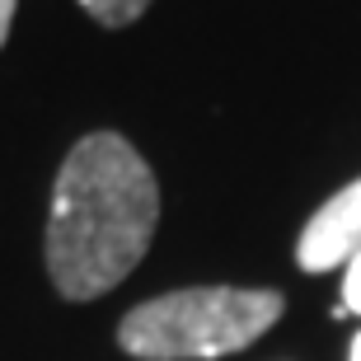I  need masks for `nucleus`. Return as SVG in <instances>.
I'll return each mask as SVG.
<instances>
[{
  "instance_id": "6",
  "label": "nucleus",
  "mask_w": 361,
  "mask_h": 361,
  "mask_svg": "<svg viewBox=\"0 0 361 361\" xmlns=\"http://www.w3.org/2000/svg\"><path fill=\"white\" fill-rule=\"evenodd\" d=\"M14 5H19V0H0V47H5V38H10V24H14Z\"/></svg>"
},
{
  "instance_id": "7",
  "label": "nucleus",
  "mask_w": 361,
  "mask_h": 361,
  "mask_svg": "<svg viewBox=\"0 0 361 361\" xmlns=\"http://www.w3.org/2000/svg\"><path fill=\"white\" fill-rule=\"evenodd\" d=\"M352 361H361V334L352 338Z\"/></svg>"
},
{
  "instance_id": "3",
  "label": "nucleus",
  "mask_w": 361,
  "mask_h": 361,
  "mask_svg": "<svg viewBox=\"0 0 361 361\" xmlns=\"http://www.w3.org/2000/svg\"><path fill=\"white\" fill-rule=\"evenodd\" d=\"M357 249H361V178L310 216V226L300 230V244H295V258L305 272H329L348 268V258Z\"/></svg>"
},
{
  "instance_id": "5",
  "label": "nucleus",
  "mask_w": 361,
  "mask_h": 361,
  "mask_svg": "<svg viewBox=\"0 0 361 361\" xmlns=\"http://www.w3.org/2000/svg\"><path fill=\"white\" fill-rule=\"evenodd\" d=\"M338 314H361V249L348 258V272H343V310Z\"/></svg>"
},
{
  "instance_id": "4",
  "label": "nucleus",
  "mask_w": 361,
  "mask_h": 361,
  "mask_svg": "<svg viewBox=\"0 0 361 361\" xmlns=\"http://www.w3.org/2000/svg\"><path fill=\"white\" fill-rule=\"evenodd\" d=\"M80 5H85V14L99 19V24L122 28V24H132V19H141L150 0H80Z\"/></svg>"
},
{
  "instance_id": "2",
  "label": "nucleus",
  "mask_w": 361,
  "mask_h": 361,
  "mask_svg": "<svg viewBox=\"0 0 361 361\" xmlns=\"http://www.w3.org/2000/svg\"><path fill=\"white\" fill-rule=\"evenodd\" d=\"M277 291H249V286H192L169 291L136 305L118 329L122 352L141 361H207L249 348L281 319Z\"/></svg>"
},
{
  "instance_id": "1",
  "label": "nucleus",
  "mask_w": 361,
  "mask_h": 361,
  "mask_svg": "<svg viewBox=\"0 0 361 361\" xmlns=\"http://www.w3.org/2000/svg\"><path fill=\"white\" fill-rule=\"evenodd\" d=\"M160 221V188L150 164L118 132L75 141L52 188L47 272L66 300L113 291L146 258Z\"/></svg>"
}]
</instances>
